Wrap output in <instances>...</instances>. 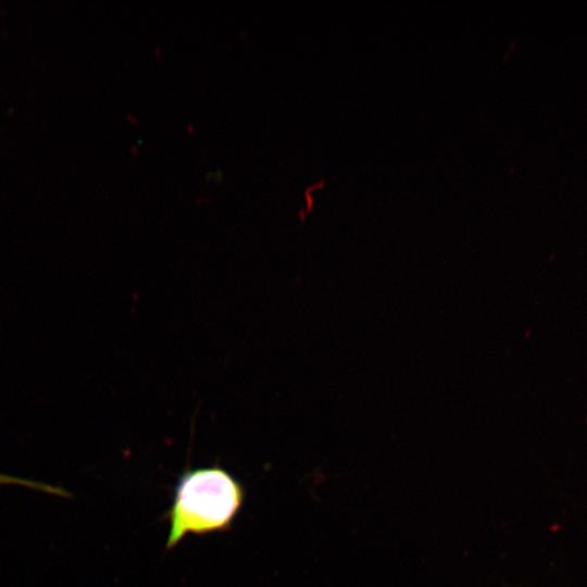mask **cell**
Listing matches in <instances>:
<instances>
[{"mask_svg":"<svg viewBox=\"0 0 587 587\" xmlns=\"http://www.w3.org/2000/svg\"><path fill=\"white\" fill-rule=\"evenodd\" d=\"M243 498L241 484L217 465L185 471L167 512L170 533L166 548H174L187 534L203 535L228 529Z\"/></svg>","mask_w":587,"mask_h":587,"instance_id":"obj_1","label":"cell"},{"mask_svg":"<svg viewBox=\"0 0 587 587\" xmlns=\"http://www.w3.org/2000/svg\"><path fill=\"white\" fill-rule=\"evenodd\" d=\"M0 485H20L32 489L40 490L43 492L52 494L55 496L67 497L68 492L62 488L54 487L40 482H34L29 479L18 478L10 475L0 474Z\"/></svg>","mask_w":587,"mask_h":587,"instance_id":"obj_2","label":"cell"}]
</instances>
